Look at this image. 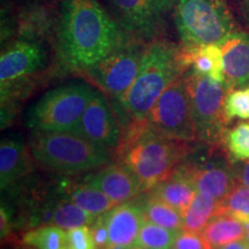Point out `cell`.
<instances>
[{
	"instance_id": "obj_1",
	"label": "cell",
	"mask_w": 249,
	"mask_h": 249,
	"mask_svg": "<svg viewBox=\"0 0 249 249\" xmlns=\"http://www.w3.org/2000/svg\"><path fill=\"white\" fill-rule=\"evenodd\" d=\"M132 38L97 0H62L58 55L68 70L86 73Z\"/></svg>"
},
{
	"instance_id": "obj_2",
	"label": "cell",
	"mask_w": 249,
	"mask_h": 249,
	"mask_svg": "<svg viewBox=\"0 0 249 249\" xmlns=\"http://www.w3.org/2000/svg\"><path fill=\"white\" fill-rule=\"evenodd\" d=\"M185 71L178 46L165 39L148 42L133 85L123 97L112 102L121 130L144 123L165 89Z\"/></svg>"
},
{
	"instance_id": "obj_3",
	"label": "cell",
	"mask_w": 249,
	"mask_h": 249,
	"mask_svg": "<svg viewBox=\"0 0 249 249\" xmlns=\"http://www.w3.org/2000/svg\"><path fill=\"white\" fill-rule=\"evenodd\" d=\"M124 130L116 150L118 160L133 171L144 193L169 178L192 151L189 142L165 138L149 129L144 123Z\"/></svg>"
},
{
	"instance_id": "obj_4",
	"label": "cell",
	"mask_w": 249,
	"mask_h": 249,
	"mask_svg": "<svg viewBox=\"0 0 249 249\" xmlns=\"http://www.w3.org/2000/svg\"><path fill=\"white\" fill-rule=\"evenodd\" d=\"M29 149L40 166L61 174H77L108 165L110 150L74 132H35Z\"/></svg>"
},
{
	"instance_id": "obj_5",
	"label": "cell",
	"mask_w": 249,
	"mask_h": 249,
	"mask_svg": "<svg viewBox=\"0 0 249 249\" xmlns=\"http://www.w3.org/2000/svg\"><path fill=\"white\" fill-rule=\"evenodd\" d=\"M174 23L182 44H219L236 31L225 0H177Z\"/></svg>"
},
{
	"instance_id": "obj_6",
	"label": "cell",
	"mask_w": 249,
	"mask_h": 249,
	"mask_svg": "<svg viewBox=\"0 0 249 249\" xmlns=\"http://www.w3.org/2000/svg\"><path fill=\"white\" fill-rule=\"evenodd\" d=\"M95 90L86 83L51 89L28 111L26 124L35 132H73Z\"/></svg>"
},
{
	"instance_id": "obj_7",
	"label": "cell",
	"mask_w": 249,
	"mask_h": 249,
	"mask_svg": "<svg viewBox=\"0 0 249 249\" xmlns=\"http://www.w3.org/2000/svg\"><path fill=\"white\" fill-rule=\"evenodd\" d=\"M185 77L196 139L211 147L222 144L227 133L224 102L230 89L225 83L217 82L193 70L187 71Z\"/></svg>"
},
{
	"instance_id": "obj_8",
	"label": "cell",
	"mask_w": 249,
	"mask_h": 249,
	"mask_svg": "<svg viewBox=\"0 0 249 249\" xmlns=\"http://www.w3.org/2000/svg\"><path fill=\"white\" fill-rule=\"evenodd\" d=\"M185 73L165 89L149 112L144 124L152 132L165 138L191 143L197 139Z\"/></svg>"
},
{
	"instance_id": "obj_9",
	"label": "cell",
	"mask_w": 249,
	"mask_h": 249,
	"mask_svg": "<svg viewBox=\"0 0 249 249\" xmlns=\"http://www.w3.org/2000/svg\"><path fill=\"white\" fill-rule=\"evenodd\" d=\"M147 43L130 38L117 51L86 71L102 92L116 102L128 91L138 75Z\"/></svg>"
},
{
	"instance_id": "obj_10",
	"label": "cell",
	"mask_w": 249,
	"mask_h": 249,
	"mask_svg": "<svg viewBox=\"0 0 249 249\" xmlns=\"http://www.w3.org/2000/svg\"><path fill=\"white\" fill-rule=\"evenodd\" d=\"M119 26L133 38L142 42L156 39L177 0H108Z\"/></svg>"
},
{
	"instance_id": "obj_11",
	"label": "cell",
	"mask_w": 249,
	"mask_h": 249,
	"mask_svg": "<svg viewBox=\"0 0 249 249\" xmlns=\"http://www.w3.org/2000/svg\"><path fill=\"white\" fill-rule=\"evenodd\" d=\"M46 51L39 40L20 38L12 43L0 57L1 93L14 85L35 75L45 67Z\"/></svg>"
},
{
	"instance_id": "obj_12",
	"label": "cell",
	"mask_w": 249,
	"mask_h": 249,
	"mask_svg": "<svg viewBox=\"0 0 249 249\" xmlns=\"http://www.w3.org/2000/svg\"><path fill=\"white\" fill-rule=\"evenodd\" d=\"M73 132L110 151L117 150L123 138L120 124L114 117L111 104L99 91L93 93Z\"/></svg>"
},
{
	"instance_id": "obj_13",
	"label": "cell",
	"mask_w": 249,
	"mask_h": 249,
	"mask_svg": "<svg viewBox=\"0 0 249 249\" xmlns=\"http://www.w3.org/2000/svg\"><path fill=\"white\" fill-rule=\"evenodd\" d=\"M188 157L179 166L192 180L197 192L223 200L239 183L235 166L224 163L198 164L197 161L189 160Z\"/></svg>"
},
{
	"instance_id": "obj_14",
	"label": "cell",
	"mask_w": 249,
	"mask_h": 249,
	"mask_svg": "<svg viewBox=\"0 0 249 249\" xmlns=\"http://www.w3.org/2000/svg\"><path fill=\"white\" fill-rule=\"evenodd\" d=\"M83 182L107 194L117 205L132 201L143 193L138 177L123 163L105 165L97 172L87 176Z\"/></svg>"
},
{
	"instance_id": "obj_15",
	"label": "cell",
	"mask_w": 249,
	"mask_h": 249,
	"mask_svg": "<svg viewBox=\"0 0 249 249\" xmlns=\"http://www.w3.org/2000/svg\"><path fill=\"white\" fill-rule=\"evenodd\" d=\"M108 230L107 249H132L145 218L139 202L118 204L105 213Z\"/></svg>"
},
{
	"instance_id": "obj_16",
	"label": "cell",
	"mask_w": 249,
	"mask_h": 249,
	"mask_svg": "<svg viewBox=\"0 0 249 249\" xmlns=\"http://www.w3.org/2000/svg\"><path fill=\"white\" fill-rule=\"evenodd\" d=\"M225 85L230 90L249 87V31H234L219 43Z\"/></svg>"
},
{
	"instance_id": "obj_17",
	"label": "cell",
	"mask_w": 249,
	"mask_h": 249,
	"mask_svg": "<svg viewBox=\"0 0 249 249\" xmlns=\"http://www.w3.org/2000/svg\"><path fill=\"white\" fill-rule=\"evenodd\" d=\"M34 160L30 149L23 142L6 139L0 145V187L1 191L14 188L34 171Z\"/></svg>"
},
{
	"instance_id": "obj_18",
	"label": "cell",
	"mask_w": 249,
	"mask_h": 249,
	"mask_svg": "<svg viewBox=\"0 0 249 249\" xmlns=\"http://www.w3.org/2000/svg\"><path fill=\"white\" fill-rule=\"evenodd\" d=\"M179 59L186 71L192 67L201 75L225 83L224 57L219 44H183L179 48Z\"/></svg>"
},
{
	"instance_id": "obj_19",
	"label": "cell",
	"mask_w": 249,
	"mask_h": 249,
	"mask_svg": "<svg viewBox=\"0 0 249 249\" xmlns=\"http://www.w3.org/2000/svg\"><path fill=\"white\" fill-rule=\"evenodd\" d=\"M147 193L172 205L183 214L194 200L197 191L192 180L178 165L169 178L157 183Z\"/></svg>"
},
{
	"instance_id": "obj_20",
	"label": "cell",
	"mask_w": 249,
	"mask_h": 249,
	"mask_svg": "<svg viewBox=\"0 0 249 249\" xmlns=\"http://www.w3.org/2000/svg\"><path fill=\"white\" fill-rule=\"evenodd\" d=\"M59 186L66 200L73 202L95 216L107 213L117 205L107 194L83 181L82 183L60 182Z\"/></svg>"
},
{
	"instance_id": "obj_21",
	"label": "cell",
	"mask_w": 249,
	"mask_h": 249,
	"mask_svg": "<svg viewBox=\"0 0 249 249\" xmlns=\"http://www.w3.org/2000/svg\"><path fill=\"white\" fill-rule=\"evenodd\" d=\"M202 236L209 248L249 239V225L229 214H218L208 223Z\"/></svg>"
},
{
	"instance_id": "obj_22",
	"label": "cell",
	"mask_w": 249,
	"mask_h": 249,
	"mask_svg": "<svg viewBox=\"0 0 249 249\" xmlns=\"http://www.w3.org/2000/svg\"><path fill=\"white\" fill-rule=\"evenodd\" d=\"M220 200L204 193H196L194 200L182 214V230L202 233L208 223L218 216Z\"/></svg>"
},
{
	"instance_id": "obj_23",
	"label": "cell",
	"mask_w": 249,
	"mask_h": 249,
	"mask_svg": "<svg viewBox=\"0 0 249 249\" xmlns=\"http://www.w3.org/2000/svg\"><path fill=\"white\" fill-rule=\"evenodd\" d=\"M139 203L141 205L145 220L171 231L179 232L182 230V214L172 205L149 195L148 193L142 200L139 201Z\"/></svg>"
},
{
	"instance_id": "obj_24",
	"label": "cell",
	"mask_w": 249,
	"mask_h": 249,
	"mask_svg": "<svg viewBox=\"0 0 249 249\" xmlns=\"http://www.w3.org/2000/svg\"><path fill=\"white\" fill-rule=\"evenodd\" d=\"M22 244L34 249H68L67 231L57 225L38 226L24 233Z\"/></svg>"
},
{
	"instance_id": "obj_25",
	"label": "cell",
	"mask_w": 249,
	"mask_h": 249,
	"mask_svg": "<svg viewBox=\"0 0 249 249\" xmlns=\"http://www.w3.org/2000/svg\"><path fill=\"white\" fill-rule=\"evenodd\" d=\"M96 217L97 216L62 197L55 208L51 225H57L64 230H71L85 225L90 226L95 222Z\"/></svg>"
},
{
	"instance_id": "obj_26",
	"label": "cell",
	"mask_w": 249,
	"mask_h": 249,
	"mask_svg": "<svg viewBox=\"0 0 249 249\" xmlns=\"http://www.w3.org/2000/svg\"><path fill=\"white\" fill-rule=\"evenodd\" d=\"M178 232L144 220L139 232L135 247L141 249H173Z\"/></svg>"
},
{
	"instance_id": "obj_27",
	"label": "cell",
	"mask_w": 249,
	"mask_h": 249,
	"mask_svg": "<svg viewBox=\"0 0 249 249\" xmlns=\"http://www.w3.org/2000/svg\"><path fill=\"white\" fill-rule=\"evenodd\" d=\"M26 12L27 13L20 18V24H18V31L22 36L21 38L38 40L51 28V18L46 9L38 6L27 8Z\"/></svg>"
},
{
	"instance_id": "obj_28",
	"label": "cell",
	"mask_w": 249,
	"mask_h": 249,
	"mask_svg": "<svg viewBox=\"0 0 249 249\" xmlns=\"http://www.w3.org/2000/svg\"><path fill=\"white\" fill-rule=\"evenodd\" d=\"M218 214H229L249 225V187L236 185L220 200Z\"/></svg>"
},
{
	"instance_id": "obj_29",
	"label": "cell",
	"mask_w": 249,
	"mask_h": 249,
	"mask_svg": "<svg viewBox=\"0 0 249 249\" xmlns=\"http://www.w3.org/2000/svg\"><path fill=\"white\" fill-rule=\"evenodd\" d=\"M224 143L232 160H249V121L236 124L231 130H227Z\"/></svg>"
},
{
	"instance_id": "obj_30",
	"label": "cell",
	"mask_w": 249,
	"mask_h": 249,
	"mask_svg": "<svg viewBox=\"0 0 249 249\" xmlns=\"http://www.w3.org/2000/svg\"><path fill=\"white\" fill-rule=\"evenodd\" d=\"M224 113L227 123L235 118L249 119V87L229 90L224 102Z\"/></svg>"
},
{
	"instance_id": "obj_31",
	"label": "cell",
	"mask_w": 249,
	"mask_h": 249,
	"mask_svg": "<svg viewBox=\"0 0 249 249\" xmlns=\"http://www.w3.org/2000/svg\"><path fill=\"white\" fill-rule=\"evenodd\" d=\"M68 249H97L88 225L67 230Z\"/></svg>"
},
{
	"instance_id": "obj_32",
	"label": "cell",
	"mask_w": 249,
	"mask_h": 249,
	"mask_svg": "<svg viewBox=\"0 0 249 249\" xmlns=\"http://www.w3.org/2000/svg\"><path fill=\"white\" fill-rule=\"evenodd\" d=\"M173 249H210L201 233L185 231L178 232L173 244Z\"/></svg>"
},
{
	"instance_id": "obj_33",
	"label": "cell",
	"mask_w": 249,
	"mask_h": 249,
	"mask_svg": "<svg viewBox=\"0 0 249 249\" xmlns=\"http://www.w3.org/2000/svg\"><path fill=\"white\" fill-rule=\"evenodd\" d=\"M92 238L97 249H107L108 244V230L105 213L96 217L95 222L90 225Z\"/></svg>"
},
{
	"instance_id": "obj_34",
	"label": "cell",
	"mask_w": 249,
	"mask_h": 249,
	"mask_svg": "<svg viewBox=\"0 0 249 249\" xmlns=\"http://www.w3.org/2000/svg\"><path fill=\"white\" fill-rule=\"evenodd\" d=\"M1 240H7L8 236L13 234V229H14V220L12 219L11 213H9L8 208L5 207V204H1Z\"/></svg>"
},
{
	"instance_id": "obj_35",
	"label": "cell",
	"mask_w": 249,
	"mask_h": 249,
	"mask_svg": "<svg viewBox=\"0 0 249 249\" xmlns=\"http://www.w3.org/2000/svg\"><path fill=\"white\" fill-rule=\"evenodd\" d=\"M236 179L240 185L249 187V160H245L240 166H235Z\"/></svg>"
},
{
	"instance_id": "obj_36",
	"label": "cell",
	"mask_w": 249,
	"mask_h": 249,
	"mask_svg": "<svg viewBox=\"0 0 249 249\" xmlns=\"http://www.w3.org/2000/svg\"><path fill=\"white\" fill-rule=\"evenodd\" d=\"M247 242L248 239H244V240L233 241L230 242V244L218 246V247H213L211 249H247Z\"/></svg>"
},
{
	"instance_id": "obj_37",
	"label": "cell",
	"mask_w": 249,
	"mask_h": 249,
	"mask_svg": "<svg viewBox=\"0 0 249 249\" xmlns=\"http://www.w3.org/2000/svg\"><path fill=\"white\" fill-rule=\"evenodd\" d=\"M241 7L246 20L249 22V0H241Z\"/></svg>"
},
{
	"instance_id": "obj_38",
	"label": "cell",
	"mask_w": 249,
	"mask_h": 249,
	"mask_svg": "<svg viewBox=\"0 0 249 249\" xmlns=\"http://www.w3.org/2000/svg\"><path fill=\"white\" fill-rule=\"evenodd\" d=\"M247 249H249V239H248V242H247Z\"/></svg>"
},
{
	"instance_id": "obj_39",
	"label": "cell",
	"mask_w": 249,
	"mask_h": 249,
	"mask_svg": "<svg viewBox=\"0 0 249 249\" xmlns=\"http://www.w3.org/2000/svg\"><path fill=\"white\" fill-rule=\"evenodd\" d=\"M132 249H141V248H139V247H134V248H132Z\"/></svg>"
},
{
	"instance_id": "obj_40",
	"label": "cell",
	"mask_w": 249,
	"mask_h": 249,
	"mask_svg": "<svg viewBox=\"0 0 249 249\" xmlns=\"http://www.w3.org/2000/svg\"><path fill=\"white\" fill-rule=\"evenodd\" d=\"M21 249H23V248H21Z\"/></svg>"
}]
</instances>
